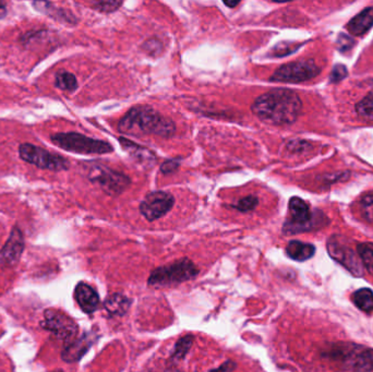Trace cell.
<instances>
[{"label": "cell", "mask_w": 373, "mask_h": 372, "mask_svg": "<svg viewBox=\"0 0 373 372\" xmlns=\"http://www.w3.org/2000/svg\"><path fill=\"white\" fill-rule=\"evenodd\" d=\"M346 76H347L346 67L343 66V64H337V66L334 67L333 71H332L331 81L332 82L341 81V80H343L344 78H346Z\"/></svg>", "instance_id": "cell-32"}, {"label": "cell", "mask_w": 373, "mask_h": 372, "mask_svg": "<svg viewBox=\"0 0 373 372\" xmlns=\"http://www.w3.org/2000/svg\"><path fill=\"white\" fill-rule=\"evenodd\" d=\"M319 67L313 60L290 62L283 64L271 76V82L278 83H300L313 79L320 74Z\"/></svg>", "instance_id": "cell-9"}, {"label": "cell", "mask_w": 373, "mask_h": 372, "mask_svg": "<svg viewBox=\"0 0 373 372\" xmlns=\"http://www.w3.org/2000/svg\"><path fill=\"white\" fill-rule=\"evenodd\" d=\"M259 199L255 195H248L239 200L236 205H231L233 209H238L239 212H251L258 205Z\"/></svg>", "instance_id": "cell-26"}, {"label": "cell", "mask_w": 373, "mask_h": 372, "mask_svg": "<svg viewBox=\"0 0 373 372\" xmlns=\"http://www.w3.org/2000/svg\"><path fill=\"white\" fill-rule=\"evenodd\" d=\"M144 52H147V54L151 55V56H156V55L161 54L163 50V44L160 40L157 39H150L147 40V42H144L142 46Z\"/></svg>", "instance_id": "cell-30"}, {"label": "cell", "mask_w": 373, "mask_h": 372, "mask_svg": "<svg viewBox=\"0 0 373 372\" xmlns=\"http://www.w3.org/2000/svg\"><path fill=\"white\" fill-rule=\"evenodd\" d=\"M251 111L263 123L275 126L292 125L301 113L302 102L292 90L274 89L255 99Z\"/></svg>", "instance_id": "cell-1"}, {"label": "cell", "mask_w": 373, "mask_h": 372, "mask_svg": "<svg viewBox=\"0 0 373 372\" xmlns=\"http://www.w3.org/2000/svg\"><path fill=\"white\" fill-rule=\"evenodd\" d=\"M288 209L290 216L283 228L285 234L309 232L323 226V219H325L323 214L311 213L309 205L300 198H292L288 203Z\"/></svg>", "instance_id": "cell-4"}, {"label": "cell", "mask_w": 373, "mask_h": 372, "mask_svg": "<svg viewBox=\"0 0 373 372\" xmlns=\"http://www.w3.org/2000/svg\"><path fill=\"white\" fill-rule=\"evenodd\" d=\"M175 205L174 195L167 191L147 193L140 205V213L149 221L154 222L170 212Z\"/></svg>", "instance_id": "cell-12"}, {"label": "cell", "mask_w": 373, "mask_h": 372, "mask_svg": "<svg viewBox=\"0 0 373 372\" xmlns=\"http://www.w3.org/2000/svg\"><path fill=\"white\" fill-rule=\"evenodd\" d=\"M50 140L62 150L78 154H107L114 151L111 143L96 140L76 132H60L53 135Z\"/></svg>", "instance_id": "cell-5"}, {"label": "cell", "mask_w": 373, "mask_h": 372, "mask_svg": "<svg viewBox=\"0 0 373 372\" xmlns=\"http://www.w3.org/2000/svg\"><path fill=\"white\" fill-rule=\"evenodd\" d=\"M356 111L362 118L373 120V92L357 104Z\"/></svg>", "instance_id": "cell-24"}, {"label": "cell", "mask_w": 373, "mask_h": 372, "mask_svg": "<svg viewBox=\"0 0 373 372\" xmlns=\"http://www.w3.org/2000/svg\"><path fill=\"white\" fill-rule=\"evenodd\" d=\"M337 44H339V50H341V52H346V50H351V47L353 46L355 42H353L351 37L347 36V35L341 34L339 37V41H337Z\"/></svg>", "instance_id": "cell-33"}, {"label": "cell", "mask_w": 373, "mask_h": 372, "mask_svg": "<svg viewBox=\"0 0 373 372\" xmlns=\"http://www.w3.org/2000/svg\"><path fill=\"white\" fill-rule=\"evenodd\" d=\"M91 336H84L80 338L67 343V346L62 352V359L67 362L78 361L82 356L91 347Z\"/></svg>", "instance_id": "cell-16"}, {"label": "cell", "mask_w": 373, "mask_h": 372, "mask_svg": "<svg viewBox=\"0 0 373 372\" xmlns=\"http://www.w3.org/2000/svg\"><path fill=\"white\" fill-rule=\"evenodd\" d=\"M180 162L178 158H172V160H165L164 163L161 165V172L163 174L175 173L178 168H179Z\"/></svg>", "instance_id": "cell-31"}, {"label": "cell", "mask_w": 373, "mask_h": 372, "mask_svg": "<svg viewBox=\"0 0 373 372\" xmlns=\"http://www.w3.org/2000/svg\"><path fill=\"white\" fill-rule=\"evenodd\" d=\"M88 178L92 183L100 186L104 193L113 197L121 195L131 184V179L127 175L104 165L88 167Z\"/></svg>", "instance_id": "cell-7"}, {"label": "cell", "mask_w": 373, "mask_h": 372, "mask_svg": "<svg viewBox=\"0 0 373 372\" xmlns=\"http://www.w3.org/2000/svg\"><path fill=\"white\" fill-rule=\"evenodd\" d=\"M239 3L240 1H238V0H236V1H231V3H229V1H224V5L227 6V7L229 8H235L236 6H238Z\"/></svg>", "instance_id": "cell-35"}, {"label": "cell", "mask_w": 373, "mask_h": 372, "mask_svg": "<svg viewBox=\"0 0 373 372\" xmlns=\"http://www.w3.org/2000/svg\"><path fill=\"white\" fill-rule=\"evenodd\" d=\"M353 301L357 308L363 312L373 311V291L370 289H360L353 294Z\"/></svg>", "instance_id": "cell-20"}, {"label": "cell", "mask_w": 373, "mask_h": 372, "mask_svg": "<svg viewBox=\"0 0 373 372\" xmlns=\"http://www.w3.org/2000/svg\"><path fill=\"white\" fill-rule=\"evenodd\" d=\"M55 85L58 89L62 90V91L72 92L78 88V81H76V78L74 77V74H70V72L62 71L57 74Z\"/></svg>", "instance_id": "cell-23"}, {"label": "cell", "mask_w": 373, "mask_h": 372, "mask_svg": "<svg viewBox=\"0 0 373 372\" xmlns=\"http://www.w3.org/2000/svg\"><path fill=\"white\" fill-rule=\"evenodd\" d=\"M322 357L337 362L343 369L355 372L373 371V350L351 343H332L321 352Z\"/></svg>", "instance_id": "cell-3"}, {"label": "cell", "mask_w": 373, "mask_h": 372, "mask_svg": "<svg viewBox=\"0 0 373 372\" xmlns=\"http://www.w3.org/2000/svg\"><path fill=\"white\" fill-rule=\"evenodd\" d=\"M74 298L82 310L86 313H93L100 307V297L92 286L86 283H79L74 291Z\"/></svg>", "instance_id": "cell-15"}, {"label": "cell", "mask_w": 373, "mask_h": 372, "mask_svg": "<svg viewBox=\"0 0 373 372\" xmlns=\"http://www.w3.org/2000/svg\"><path fill=\"white\" fill-rule=\"evenodd\" d=\"M19 156L27 163L32 164L39 168H43V170L60 172V170H68L70 166L69 160L62 156L50 153L45 149L33 146L29 143H25L19 146Z\"/></svg>", "instance_id": "cell-8"}, {"label": "cell", "mask_w": 373, "mask_h": 372, "mask_svg": "<svg viewBox=\"0 0 373 372\" xmlns=\"http://www.w3.org/2000/svg\"><path fill=\"white\" fill-rule=\"evenodd\" d=\"M121 146H123V150L127 152L137 163L145 166V167H153L156 163L157 158L153 151L149 150L144 146H139L137 143L133 141L128 140L126 138L119 139Z\"/></svg>", "instance_id": "cell-14"}, {"label": "cell", "mask_w": 373, "mask_h": 372, "mask_svg": "<svg viewBox=\"0 0 373 372\" xmlns=\"http://www.w3.org/2000/svg\"><path fill=\"white\" fill-rule=\"evenodd\" d=\"M286 254L290 259L296 261H306L311 259L316 254V247L307 242H299V240H292L288 242L286 247Z\"/></svg>", "instance_id": "cell-18"}, {"label": "cell", "mask_w": 373, "mask_h": 372, "mask_svg": "<svg viewBox=\"0 0 373 372\" xmlns=\"http://www.w3.org/2000/svg\"><path fill=\"white\" fill-rule=\"evenodd\" d=\"M359 205L362 216L369 222L373 223V193L363 197Z\"/></svg>", "instance_id": "cell-27"}, {"label": "cell", "mask_w": 373, "mask_h": 372, "mask_svg": "<svg viewBox=\"0 0 373 372\" xmlns=\"http://www.w3.org/2000/svg\"><path fill=\"white\" fill-rule=\"evenodd\" d=\"M192 342H194V338L190 336L180 338L179 342L177 343L176 347H175L174 356L172 357H184L189 348L191 347Z\"/></svg>", "instance_id": "cell-28"}, {"label": "cell", "mask_w": 373, "mask_h": 372, "mask_svg": "<svg viewBox=\"0 0 373 372\" xmlns=\"http://www.w3.org/2000/svg\"><path fill=\"white\" fill-rule=\"evenodd\" d=\"M327 252L335 261L348 270L353 276L362 275V266L358 254L351 249L341 236H333L327 242Z\"/></svg>", "instance_id": "cell-11"}, {"label": "cell", "mask_w": 373, "mask_h": 372, "mask_svg": "<svg viewBox=\"0 0 373 372\" xmlns=\"http://www.w3.org/2000/svg\"><path fill=\"white\" fill-rule=\"evenodd\" d=\"M6 13H7V9H6L5 4L0 3V19L5 17Z\"/></svg>", "instance_id": "cell-34"}, {"label": "cell", "mask_w": 373, "mask_h": 372, "mask_svg": "<svg viewBox=\"0 0 373 372\" xmlns=\"http://www.w3.org/2000/svg\"><path fill=\"white\" fill-rule=\"evenodd\" d=\"M357 254L362 262L365 269L373 276V244L372 242H361L357 244Z\"/></svg>", "instance_id": "cell-22"}, {"label": "cell", "mask_w": 373, "mask_h": 372, "mask_svg": "<svg viewBox=\"0 0 373 372\" xmlns=\"http://www.w3.org/2000/svg\"><path fill=\"white\" fill-rule=\"evenodd\" d=\"M33 6L36 8V11L52 17L53 19L59 21V22L69 23V25H74L76 22V17L72 13L64 11L62 8L59 9V8L55 7L53 4L34 3Z\"/></svg>", "instance_id": "cell-19"}, {"label": "cell", "mask_w": 373, "mask_h": 372, "mask_svg": "<svg viewBox=\"0 0 373 372\" xmlns=\"http://www.w3.org/2000/svg\"><path fill=\"white\" fill-rule=\"evenodd\" d=\"M23 249H25V238L21 230L15 227L0 252V261L5 266H15L21 258Z\"/></svg>", "instance_id": "cell-13"}, {"label": "cell", "mask_w": 373, "mask_h": 372, "mask_svg": "<svg viewBox=\"0 0 373 372\" xmlns=\"http://www.w3.org/2000/svg\"><path fill=\"white\" fill-rule=\"evenodd\" d=\"M128 307H129V301L119 294L111 296L105 303L106 310L114 316H123L127 311Z\"/></svg>", "instance_id": "cell-21"}, {"label": "cell", "mask_w": 373, "mask_h": 372, "mask_svg": "<svg viewBox=\"0 0 373 372\" xmlns=\"http://www.w3.org/2000/svg\"><path fill=\"white\" fill-rule=\"evenodd\" d=\"M373 27V7L363 9L359 15L353 18L347 25L346 29L349 33L356 36H361L368 32Z\"/></svg>", "instance_id": "cell-17"}, {"label": "cell", "mask_w": 373, "mask_h": 372, "mask_svg": "<svg viewBox=\"0 0 373 372\" xmlns=\"http://www.w3.org/2000/svg\"><path fill=\"white\" fill-rule=\"evenodd\" d=\"M300 47H301V44H297V43H278V44L273 48L272 55L274 57L288 56V55L292 54V53L299 50Z\"/></svg>", "instance_id": "cell-25"}, {"label": "cell", "mask_w": 373, "mask_h": 372, "mask_svg": "<svg viewBox=\"0 0 373 372\" xmlns=\"http://www.w3.org/2000/svg\"><path fill=\"white\" fill-rule=\"evenodd\" d=\"M118 131L130 136L155 135L172 138L176 133V125L170 118L163 116L147 105L133 107L118 123Z\"/></svg>", "instance_id": "cell-2"}, {"label": "cell", "mask_w": 373, "mask_h": 372, "mask_svg": "<svg viewBox=\"0 0 373 372\" xmlns=\"http://www.w3.org/2000/svg\"><path fill=\"white\" fill-rule=\"evenodd\" d=\"M42 326L67 343L76 340L78 336L79 329L76 323L70 317L56 309H47L45 311Z\"/></svg>", "instance_id": "cell-10"}, {"label": "cell", "mask_w": 373, "mask_h": 372, "mask_svg": "<svg viewBox=\"0 0 373 372\" xmlns=\"http://www.w3.org/2000/svg\"><path fill=\"white\" fill-rule=\"evenodd\" d=\"M123 4V1H97L93 4V8L101 13H111L117 11Z\"/></svg>", "instance_id": "cell-29"}, {"label": "cell", "mask_w": 373, "mask_h": 372, "mask_svg": "<svg viewBox=\"0 0 373 372\" xmlns=\"http://www.w3.org/2000/svg\"><path fill=\"white\" fill-rule=\"evenodd\" d=\"M199 273V270L191 260H178L170 266H161L151 273L149 284L156 287L174 285V284L184 283L194 279Z\"/></svg>", "instance_id": "cell-6"}]
</instances>
